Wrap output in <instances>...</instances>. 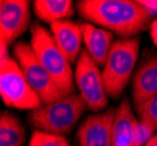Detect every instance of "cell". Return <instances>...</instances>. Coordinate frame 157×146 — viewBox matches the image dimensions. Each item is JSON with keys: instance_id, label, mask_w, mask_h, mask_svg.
<instances>
[{"instance_id": "6da1fadb", "label": "cell", "mask_w": 157, "mask_h": 146, "mask_svg": "<svg viewBox=\"0 0 157 146\" xmlns=\"http://www.w3.org/2000/svg\"><path fill=\"white\" fill-rule=\"evenodd\" d=\"M78 8L83 19L123 38H132L151 19L140 1L134 0H82Z\"/></svg>"}, {"instance_id": "7a4b0ae2", "label": "cell", "mask_w": 157, "mask_h": 146, "mask_svg": "<svg viewBox=\"0 0 157 146\" xmlns=\"http://www.w3.org/2000/svg\"><path fill=\"white\" fill-rule=\"evenodd\" d=\"M86 106L81 96L73 93L31 111L29 122L39 131L65 136L76 125Z\"/></svg>"}, {"instance_id": "3957f363", "label": "cell", "mask_w": 157, "mask_h": 146, "mask_svg": "<svg viewBox=\"0 0 157 146\" xmlns=\"http://www.w3.org/2000/svg\"><path fill=\"white\" fill-rule=\"evenodd\" d=\"M138 52L137 38H122L114 42L102 70L108 97L117 98L123 93L135 68Z\"/></svg>"}, {"instance_id": "277c9868", "label": "cell", "mask_w": 157, "mask_h": 146, "mask_svg": "<svg viewBox=\"0 0 157 146\" xmlns=\"http://www.w3.org/2000/svg\"><path fill=\"white\" fill-rule=\"evenodd\" d=\"M31 46L40 63L52 76L60 89L66 95L74 93V78L71 62L60 50L52 34L41 25H33L31 27Z\"/></svg>"}, {"instance_id": "5b68a950", "label": "cell", "mask_w": 157, "mask_h": 146, "mask_svg": "<svg viewBox=\"0 0 157 146\" xmlns=\"http://www.w3.org/2000/svg\"><path fill=\"white\" fill-rule=\"evenodd\" d=\"M0 95L7 106L19 110H35L44 105L38 93L32 89L15 59L1 61Z\"/></svg>"}, {"instance_id": "8992f818", "label": "cell", "mask_w": 157, "mask_h": 146, "mask_svg": "<svg viewBox=\"0 0 157 146\" xmlns=\"http://www.w3.org/2000/svg\"><path fill=\"white\" fill-rule=\"evenodd\" d=\"M14 57L19 63L27 82L38 93L44 104H49L67 96L40 63L31 43H17L14 46Z\"/></svg>"}, {"instance_id": "52a82bcc", "label": "cell", "mask_w": 157, "mask_h": 146, "mask_svg": "<svg viewBox=\"0 0 157 146\" xmlns=\"http://www.w3.org/2000/svg\"><path fill=\"white\" fill-rule=\"evenodd\" d=\"M74 80L87 108L92 111H100L108 105V95L102 73L87 50H82L76 61Z\"/></svg>"}, {"instance_id": "ba28073f", "label": "cell", "mask_w": 157, "mask_h": 146, "mask_svg": "<svg viewBox=\"0 0 157 146\" xmlns=\"http://www.w3.org/2000/svg\"><path fill=\"white\" fill-rule=\"evenodd\" d=\"M29 1L1 0L0 1V38L1 43L11 45L29 25Z\"/></svg>"}, {"instance_id": "9c48e42d", "label": "cell", "mask_w": 157, "mask_h": 146, "mask_svg": "<svg viewBox=\"0 0 157 146\" xmlns=\"http://www.w3.org/2000/svg\"><path fill=\"white\" fill-rule=\"evenodd\" d=\"M116 109L93 115L78 131L80 146H113V127Z\"/></svg>"}, {"instance_id": "30bf717a", "label": "cell", "mask_w": 157, "mask_h": 146, "mask_svg": "<svg viewBox=\"0 0 157 146\" xmlns=\"http://www.w3.org/2000/svg\"><path fill=\"white\" fill-rule=\"evenodd\" d=\"M51 32L55 43L69 62L78 61L81 54L82 28L81 24L71 20H61L51 24Z\"/></svg>"}, {"instance_id": "8fae6325", "label": "cell", "mask_w": 157, "mask_h": 146, "mask_svg": "<svg viewBox=\"0 0 157 146\" xmlns=\"http://www.w3.org/2000/svg\"><path fill=\"white\" fill-rule=\"evenodd\" d=\"M140 123L129 102L122 100L115 112L113 127V146H137Z\"/></svg>"}, {"instance_id": "7c38bea8", "label": "cell", "mask_w": 157, "mask_h": 146, "mask_svg": "<svg viewBox=\"0 0 157 146\" xmlns=\"http://www.w3.org/2000/svg\"><path fill=\"white\" fill-rule=\"evenodd\" d=\"M83 42L87 48V53L90 55L98 66H105L109 56L110 49L114 45V35L110 31L98 28L93 24H81Z\"/></svg>"}, {"instance_id": "4fadbf2b", "label": "cell", "mask_w": 157, "mask_h": 146, "mask_svg": "<svg viewBox=\"0 0 157 146\" xmlns=\"http://www.w3.org/2000/svg\"><path fill=\"white\" fill-rule=\"evenodd\" d=\"M157 95V57L140 67L132 78V96L136 108Z\"/></svg>"}, {"instance_id": "5bb4252c", "label": "cell", "mask_w": 157, "mask_h": 146, "mask_svg": "<svg viewBox=\"0 0 157 146\" xmlns=\"http://www.w3.org/2000/svg\"><path fill=\"white\" fill-rule=\"evenodd\" d=\"M34 12L40 20L49 24L67 20L74 14L71 0H35L33 2Z\"/></svg>"}, {"instance_id": "9a60e30c", "label": "cell", "mask_w": 157, "mask_h": 146, "mask_svg": "<svg viewBox=\"0 0 157 146\" xmlns=\"http://www.w3.org/2000/svg\"><path fill=\"white\" fill-rule=\"evenodd\" d=\"M26 132L19 118L2 111L0 116V146H22Z\"/></svg>"}, {"instance_id": "2e32d148", "label": "cell", "mask_w": 157, "mask_h": 146, "mask_svg": "<svg viewBox=\"0 0 157 146\" xmlns=\"http://www.w3.org/2000/svg\"><path fill=\"white\" fill-rule=\"evenodd\" d=\"M137 112L141 118V123L152 133L155 132L157 130V95L138 106Z\"/></svg>"}, {"instance_id": "e0dca14e", "label": "cell", "mask_w": 157, "mask_h": 146, "mask_svg": "<svg viewBox=\"0 0 157 146\" xmlns=\"http://www.w3.org/2000/svg\"><path fill=\"white\" fill-rule=\"evenodd\" d=\"M28 146H71L65 136L53 134L35 130L33 131Z\"/></svg>"}, {"instance_id": "ac0fdd59", "label": "cell", "mask_w": 157, "mask_h": 146, "mask_svg": "<svg viewBox=\"0 0 157 146\" xmlns=\"http://www.w3.org/2000/svg\"><path fill=\"white\" fill-rule=\"evenodd\" d=\"M140 4L147 9V12L150 14L151 16L157 14V1H143V0H140Z\"/></svg>"}, {"instance_id": "d6986e66", "label": "cell", "mask_w": 157, "mask_h": 146, "mask_svg": "<svg viewBox=\"0 0 157 146\" xmlns=\"http://www.w3.org/2000/svg\"><path fill=\"white\" fill-rule=\"evenodd\" d=\"M150 35H151V39H152V42H154L155 46L157 47V18L152 21V24H151Z\"/></svg>"}, {"instance_id": "ffe728a7", "label": "cell", "mask_w": 157, "mask_h": 146, "mask_svg": "<svg viewBox=\"0 0 157 146\" xmlns=\"http://www.w3.org/2000/svg\"><path fill=\"white\" fill-rule=\"evenodd\" d=\"M145 146H157V133L154 134L150 139L145 143Z\"/></svg>"}]
</instances>
